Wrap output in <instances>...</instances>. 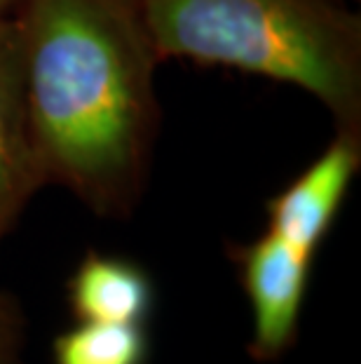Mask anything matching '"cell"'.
<instances>
[{"label":"cell","instance_id":"obj_7","mask_svg":"<svg viewBox=\"0 0 361 364\" xmlns=\"http://www.w3.org/2000/svg\"><path fill=\"white\" fill-rule=\"evenodd\" d=\"M52 364H148V324L75 322L52 338Z\"/></svg>","mask_w":361,"mask_h":364},{"label":"cell","instance_id":"obj_4","mask_svg":"<svg viewBox=\"0 0 361 364\" xmlns=\"http://www.w3.org/2000/svg\"><path fill=\"white\" fill-rule=\"evenodd\" d=\"M359 167L361 136L335 132L326 151L287 188L267 200V230L314 259L333 228Z\"/></svg>","mask_w":361,"mask_h":364},{"label":"cell","instance_id":"obj_5","mask_svg":"<svg viewBox=\"0 0 361 364\" xmlns=\"http://www.w3.org/2000/svg\"><path fill=\"white\" fill-rule=\"evenodd\" d=\"M43 186L26 115L21 33L10 14L0 19V242Z\"/></svg>","mask_w":361,"mask_h":364},{"label":"cell","instance_id":"obj_2","mask_svg":"<svg viewBox=\"0 0 361 364\" xmlns=\"http://www.w3.org/2000/svg\"><path fill=\"white\" fill-rule=\"evenodd\" d=\"M162 59L289 82L361 136V19L343 0H139Z\"/></svg>","mask_w":361,"mask_h":364},{"label":"cell","instance_id":"obj_8","mask_svg":"<svg viewBox=\"0 0 361 364\" xmlns=\"http://www.w3.org/2000/svg\"><path fill=\"white\" fill-rule=\"evenodd\" d=\"M28 320L19 299L0 287V364H24Z\"/></svg>","mask_w":361,"mask_h":364},{"label":"cell","instance_id":"obj_1","mask_svg":"<svg viewBox=\"0 0 361 364\" xmlns=\"http://www.w3.org/2000/svg\"><path fill=\"white\" fill-rule=\"evenodd\" d=\"M24 99L45 186L104 219L141 203L160 127L162 61L139 0H21Z\"/></svg>","mask_w":361,"mask_h":364},{"label":"cell","instance_id":"obj_6","mask_svg":"<svg viewBox=\"0 0 361 364\" xmlns=\"http://www.w3.org/2000/svg\"><path fill=\"white\" fill-rule=\"evenodd\" d=\"M66 296L75 322L148 324L155 282L141 263L87 250L68 277Z\"/></svg>","mask_w":361,"mask_h":364},{"label":"cell","instance_id":"obj_9","mask_svg":"<svg viewBox=\"0 0 361 364\" xmlns=\"http://www.w3.org/2000/svg\"><path fill=\"white\" fill-rule=\"evenodd\" d=\"M19 3H21V0H0V19L14 14V10L19 7Z\"/></svg>","mask_w":361,"mask_h":364},{"label":"cell","instance_id":"obj_3","mask_svg":"<svg viewBox=\"0 0 361 364\" xmlns=\"http://www.w3.org/2000/svg\"><path fill=\"white\" fill-rule=\"evenodd\" d=\"M230 259L251 308L249 358L279 362L298 343L314 259L267 228L251 242L230 247Z\"/></svg>","mask_w":361,"mask_h":364}]
</instances>
